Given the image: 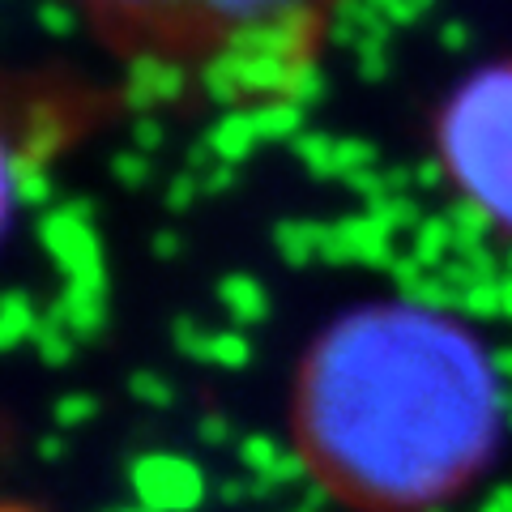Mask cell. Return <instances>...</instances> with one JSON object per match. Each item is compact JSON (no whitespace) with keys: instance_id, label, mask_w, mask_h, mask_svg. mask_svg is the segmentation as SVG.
Masks as SVG:
<instances>
[{"instance_id":"cell-4","label":"cell","mask_w":512,"mask_h":512,"mask_svg":"<svg viewBox=\"0 0 512 512\" xmlns=\"http://www.w3.org/2000/svg\"><path fill=\"white\" fill-rule=\"evenodd\" d=\"M133 491L146 512H192L201 504L205 483L184 457H146L133 466Z\"/></svg>"},{"instance_id":"cell-5","label":"cell","mask_w":512,"mask_h":512,"mask_svg":"<svg viewBox=\"0 0 512 512\" xmlns=\"http://www.w3.org/2000/svg\"><path fill=\"white\" fill-rule=\"evenodd\" d=\"M13 201H18V158H13L5 124H0V235H5L9 218H13Z\"/></svg>"},{"instance_id":"cell-2","label":"cell","mask_w":512,"mask_h":512,"mask_svg":"<svg viewBox=\"0 0 512 512\" xmlns=\"http://www.w3.org/2000/svg\"><path fill=\"white\" fill-rule=\"evenodd\" d=\"M107 52L205 90L265 103L312 73L338 0H69Z\"/></svg>"},{"instance_id":"cell-1","label":"cell","mask_w":512,"mask_h":512,"mask_svg":"<svg viewBox=\"0 0 512 512\" xmlns=\"http://www.w3.org/2000/svg\"><path fill=\"white\" fill-rule=\"evenodd\" d=\"M500 376L504 363L457 316L419 299L359 303L303 355L299 457L372 508H431L500 444Z\"/></svg>"},{"instance_id":"cell-3","label":"cell","mask_w":512,"mask_h":512,"mask_svg":"<svg viewBox=\"0 0 512 512\" xmlns=\"http://www.w3.org/2000/svg\"><path fill=\"white\" fill-rule=\"evenodd\" d=\"M436 154L457 197L512 235V64H487L448 94Z\"/></svg>"}]
</instances>
